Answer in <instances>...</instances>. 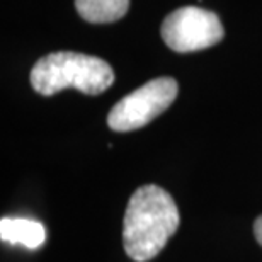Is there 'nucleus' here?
Masks as SVG:
<instances>
[{"label": "nucleus", "mask_w": 262, "mask_h": 262, "mask_svg": "<svg viewBox=\"0 0 262 262\" xmlns=\"http://www.w3.org/2000/svg\"><path fill=\"white\" fill-rule=\"evenodd\" d=\"M160 33L170 50L191 53L220 43L225 29L214 12L199 7H182L167 15Z\"/></svg>", "instance_id": "20e7f679"}, {"label": "nucleus", "mask_w": 262, "mask_h": 262, "mask_svg": "<svg viewBox=\"0 0 262 262\" xmlns=\"http://www.w3.org/2000/svg\"><path fill=\"white\" fill-rule=\"evenodd\" d=\"M0 238L12 245L38 249L46 240V228L36 220L2 218L0 220Z\"/></svg>", "instance_id": "39448f33"}, {"label": "nucleus", "mask_w": 262, "mask_h": 262, "mask_svg": "<svg viewBox=\"0 0 262 262\" xmlns=\"http://www.w3.org/2000/svg\"><path fill=\"white\" fill-rule=\"evenodd\" d=\"M254 233H255V238H257V242L262 245V216H259L255 220L254 223Z\"/></svg>", "instance_id": "0eeeda50"}, {"label": "nucleus", "mask_w": 262, "mask_h": 262, "mask_svg": "<svg viewBox=\"0 0 262 262\" xmlns=\"http://www.w3.org/2000/svg\"><path fill=\"white\" fill-rule=\"evenodd\" d=\"M75 7L87 23L107 24L128 12L129 0H75Z\"/></svg>", "instance_id": "423d86ee"}, {"label": "nucleus", "mask_w": 262, "mask_h": 262, "mask_svg": "<svg viewBox=\"0 0 262 262\" xmlns=\"http://www.w3.org/2000/svg\"><path fill=\"white\" fill-rule=\"evenodd\" d=\"M179 85L174 78L160 77L146 82L135 92L123 97L107 114V124L113 131H133L146 126L160 116L176 101Z\"/></svg>", "instance_id": "7ed1b4c3"}, {"label": "nucleus", "mask_w": 262, "mask_h": 262, "mask_svg": "<svg viewBox=\"0 0 262 262\" xmlns=\"http://www.w3.org/2000/svg\"><path fill=\"white\" fill-rule=\"evenodd\" d=\"M113 82L114 72L107 61L75 51L50 53L36 61L31 70V85L41 96H53L68 87L97 96Z\"/></svg>", "instance_id": "f03ea898"}, {"label": "nucleus", "mask_w": 262, "mask_h": 262, "mask_svg": "<svg viewBox=\"0 0 262 262\" xmlns=\"http://www.w3.org/2000/svg\"><path fill=\"white\" fill-rule=\"evenodd\" d=\"M179 209L160 186L138 187L129 198L123 223L124 252L135 262L154 259L179 228Z\"/></svg>", "instance_id": "f257e3e1"}]
</instances>
